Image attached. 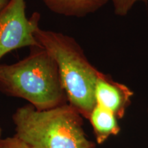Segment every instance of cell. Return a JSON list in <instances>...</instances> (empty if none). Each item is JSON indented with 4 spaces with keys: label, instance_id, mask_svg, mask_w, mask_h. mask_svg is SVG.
Wrapping results in <instances>:
<instances>
[{
    "label": "cell",
    "instance_id": "obj_2",
    "mask_svg": "<svg viewBox=\"0 0 148 148\" xmlns=\"http://www.w3.org/2000/svg\"><path fill=\"white\" fill-rule=\"evenodd\" d=\"M15 136L33 148H95L83 129L82 116L71 105L39 110L32 105L12 116Z\"/></svg>",
    "mask_w": 148,
    "mask_h": 148
},
{
    "label": "cell",
    "instance_id": "obj_4",
    "mask_svg": "<svg viewBox=\"0 0 148 148\" xmlns=\"http://www.w3.org/2000/svg\"><path fill=\"white\" fill-rule=\"evenodd\" d=\"M25 8V0H9L0 10V60L20 48L40 46L34 36L40 14L34 12L27 18Z\"/></svg>",
    "mask_w": 148,
    "mask_h": 148
},
{
    "label": "cell",
    "instance_id": "obj_8",
    "mask_svg": "<svg viewBox=\"0 0 148 148\" xmlns=\"http://www.w3.org/2000/svg\"><path fill=\"white\" fill-rule=\"evenodd\" d=\"M113 4L114 13L117 16L127 15L134 5L137 2L147 3L148 0H111Z\"/></svg>",
    "mask_w": 148,
    "mask_h": 148
},
{
    "label": "cell",
    "instance_id": "obj_10",
    "mask_svg": "<svg viewBox=\"0 0 148 148\" xmlns=\"http://www.w3.org/2000/svg\"><path fill=\"white\" fill-rule=\"evenodd\" d=\"M9 0H0V10L2 9L8 2Z\"/></svg>",
    "mask_w": 148,
    "mask_h": 148
},
{
    "label": "cell",
    "instance_id": "obj_11",
    "mask_svg": "<svg viewBox=\"0 0 148 148\" xmlns=\"http://www.w3.org/2000/svg\"><path fill=\"white\" fill-rule=\"evenodd\" d=\"M1 127L0 126V139H1Z\"/></svg>",
    "mask_w": 148,
    "mask_h": 148
},
{
    "label": "cell",
    "instance_id": "obj_7",
    "mask_svg": "<svg viewBox=\"0 0 148 148\" xmlns=\"http://www.w3.org/2000/svg\"><path fill=\"white\" fill-rule=\"evenodd\" d=\"M88 119L93 129L96 140L99 144L103 143L110 136L119 132L120 127L116 116L110 111L98 105L94 107Z\"/></svg>",
    "mask_w": 148,
    "mask_h": 148
},
{
    "label": "cell",
    "instance_id": "obj_5",
    "mask_svg": "<svg viewBox=\"0 0 148 148\" xmlns=\"http://www.w3.org/2000/svg\"><path fill=\"white\" fill-rule=\"evenodd\" d=\"M132 95L133 92L127 86L100 72L95 86L96 105L110 111L120 119L124 115Z\"/></svg>",
    "mask_w": 148,
    "mask_h": 148
},
{
    "label": "cell",
    "instance_id": "obj_9",
    "mask_svg": "<svg viewBox=\"0 0 148 148\" xmlns=\"http://www.w3.org/2000/svg\"><path fill=\"white\" fill-rule=\"evenodd\" d=\"M0 148H33L14 135L12 137L0 139Z\"/></svg>",
    "mask_w": 148,
    "mask_h": 148
},
{
    "label": "cell",
    "instance_id": "obj_6",
    "mask_svg": "<svg viewBox=\"0 0 148 148\" xmlns=\"http://www.w3.org/2000/svg\"><path fill=\"white\" fill-rule=\"evenodd\" d=\"M51 12L60 15L83 17L93 13L109 0H42Z\"/></svg>",
    "mask_w": 148,
    "mask_h": 148
},
{
    "label": "cell",
    "instance_id": "obj_3",
    "mask_svg": "<svg viewBox=\"0 0 148 148\" xmlns=\"http://www.w3.org/2000/svg\"><path fill=\"white\" fill-rule=\"evenodd\" d=\"M34 36L56 62L68 102L88 119L96 106L95 86L100 71L90 63L73 37L40 27Z\"/></svg>",
    "mask_w": 148,
    "mask_h": 148
},
{
    "label": "cell",
    "instance_id": "obj_1",
    "mask_svg": "<svg viewBox=\"0 0 148 148\" xmlns=\"http://www.w3.org/2000/svg\"><path fill=\"white\" fill-rule=\"evenodd\" d=\"M0 91L25 99L39 110L67 103L58 65L41 45L16 63L0 64Z\"/></svg>",
    "mask_w": 148,
    "mask_h": 148
}]
</instances>
